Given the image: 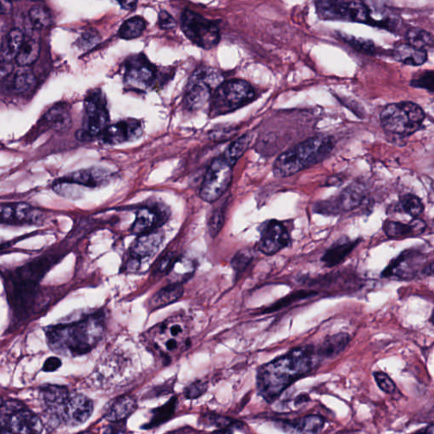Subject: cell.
<instances>
[{
	"mask_svg": "<svg viewBox=\"0 0 434 434\" xmlns=\"http://www.w3.org/2000/svg\"><path fill=\"white\" fill-rule=\"evenodd\" d=\"M290 242L287 228L276 220H269L261 229L259 250L265 255H272L282 251Z\"/></svg>",
	"mask_w": 434,
	"mask_h": 434,
	"instance_id": "cell-18",
	"label": "cell"
},
{
	"mask_svg": "<svg viewBox=\"0 0 434 434\" xmlns=\"http://www.w3.org/2000/svg\"><path fill=\"white\" fill-rule=\"evenodd\" d=\"M36 83H37V79L33 72L23 71L15 75L14 87L18 92H26L34 88Z\"/></svg>",
	"mask_w": 434,
	"mask_h": 434,
	"instance_id": "cell-41",
	"label": "cell"
},
{
	"mask_svg": "<svg viewBox=\"0 0 434 434\" xmlns=\"http://www.w3.org/2000/svg\"><path fill=\"white\" fill-rule=\"evenodd\" d=\"M421 255L415 251H407L393 260L382 273L384 277L398 276L409 279L415 276L421 266Z\"/></svg>",
	"mask_w": 434,
	"mask_h": 434,
	"instance_id": "cell-22",
	"label": "cell"
},
{
	"mask_svg": "<svg viewBox=\"0 0 434 434\" xmlns=\"http://www.w3.org/2000/svg\"><path fill=\"white\" fill-rule=\"evenodd\" d=\"M225 220V214L223 209H219L213 212L210 222H209V232L212 237L218 234L220 229H222Z\"/></svg>",
	"mask_w": 434,
	"mask_h": 434,
	"instance_id": "cell-47",
	"label": "cell"
},
{
	"mask_svg": "<svg viewBox=\"0 0 434 434\" xmlns=\"http://www.w3.org/2000/svg\"><path fill=\"white\" fill-rule=\"evenodd\" d=\"M25 36L22 31L18 28H13L7 35V48L8 52L12 57H17L18 52L21 50L24 41H25Z\"/></svg>",
	"mask_w": 434,
	"mask_h": 434,
	"instance_id": "cell-42",
	"label": "cell"
},
{
	"mask_svg": "<svg viewBox=\"0 0 434 434\" xmlns=\"http://www.w3.org/2000/svg\"><path fill=\"white\" fill-rule=\"evenodd\" d=\"M176 405V398H172V399L167 402V403L163 407L155 409L154 413H153V418L151 419L150 424L146 425L148 428H151L156 427L160 424L164 423L167 421L169 418H170L175 412Z\"/></svg>",
	"mask_w": 434,
	"mask_h": 434,
	"instance_id": "cell-39",
	"label": "cell"
},
{
	"mask_svg": "<svg viewBox=\"0 0 434 434\" xmlns=\"http://www.w3.org/2000/svg\"><path fill=\"white\" fill-rule=\"evenodd\" d=\"M316 356H318L312 347H300L262 365L257 375V388L261 396L267 400L276 399L312 371Z\"/></svg>",
	"mask_w": 434,
	"mask_h": 434,
	"instance_id": "cell-1",
	"label": "cell"
},
{
	"mask_svg": "<svg viewBox=\"0 0 434 434\" xmlns=\"http://www.w3.org/2000/svg\"><path fill=\"white\" fill-rule=\"evenodd\" d=\"M31 23L36 29H43L49 27L52 22L51 14L46 7L34 6L29 10Z\"/></svg>",
	"mask_w": 434,
	"mask_h": 434,
	"instance_id": "cell-38",
	"label": "cell"
},
{
	"mask_svg": "<svg viewBox=\"0 0 434 434\" xmlns=\"http://www.w3.org/2000/svg\"><path fill=\"white\" fill-rule=\"evenodd\" d=\"M255 96L254 88L244 80L223 82L213 94L209 115L211 118H215L231 113L251 103Z\"/></svg>",
	"mask_w": 434,
	"mask_h": 434,
	"instance_id": "cell-6",
	"label": "cell"
},
{
	"mask_svg": "<svg viewBox=\"0 0 434 434\" xmlns=\"http://www.w3.org/2000/svg\"><path fill=\"white\" fill-rule=\"evenodd\" d=\"M407 43L417 49L427 51L434 47V38L428 31L418 27H411L405 34Z\"/></svg>",
	"mask_w": 434,
	"mask_h": 434,
	"instance_id": "cell-33",
	"label": "cell"
},
{
	"mask_svg": "<svg viewBox=\"0 0 434 434\" xmlns=\"http://www.w3.org/2000/svg\"><path fill=\"white\" fill-rule=\"evenodd\" d=\"M13 10V5L10 1H1L0 2V12L2 15L10 14Z\"/></svg>",
	"mask_w": 434,
	"mask_h": 434,
	"instance_id": "cell-55",
	"label": "cell"
},
{
	"mask_svg": "<svg viewBox=\"0 0 434 434\" xmlns=\"http://www.w3.org/2000/svg\"><path fill=\"white\" fill-rule=\"evenodd\" d=\"M401 210L407 214L416 218L424 211V206L421 200L417 196L408 194L400 199Z\"/></svg>",
	"mask_w": 434,
	"mask_h": 434,
	"instance_id": "cell-40",
	"label": "cell"
},
{
	"mask_svg": "<svg viewBox=\"0 0 434 434\" xmlns=\"http://www.w3.org/2000/svg\"><path fill=\"white\" fill-rule=\"evenodd\" d=\"M168 434H232V431L231 429L224 428V429L217 430V431H215L211 433H202L196 431V430H194V429L183 428V429L178 430V431H175L174 433H171Z\"/></svg>",
	"mask_w": 434,
	"mask_h": 434,
	"instance_id": "cell-53",
	"label": "cell"
},
{
	"mask_svg": "<svg viewBox=\"0 0 434 434\" xmlns=\"http://www.w3.org/2000/svg\"><path fill=\"white\" fill-rule=\"evenodd\" d=\"M232 164L223 155L213 160L201 184L200 197L208 203L215 202L227 190L232 180Z\"/></svg>",
	"mask_w": 434,
	"mask_h": 434,
	"instance_id": "cell-12",
	"label": "cell"
},
{
	"mask_svg": "<svg viewBox=\"0 0 434 434\" xmlns=\"http://www.w3.org/2000/svg\"><path fill=\"white\" fill-rule=\"evenodd\" d=\"M183 287L181 284H172L160 289L155 293L152 298L148 301V307L152 311L167 307L178 300L183 296Z\"/></svg>",
	"mask_w": 434,
	"mask_h": 434,
	"instance_id": "cell-29",
	"label": "cell"
},
{
	"mask_svg": "<svg viewBox=\"0 0 434 434\" xmlns=\"http://www.w3.org/2000/svg\"><path fill=\"white\" fill-rule=\"evenodd\" d=\"M432 321H433V323L434 324V312H433V316H432Z\"/></svg>",
	"mask_w": 434,
	"mask_h": 434,
	"instance_id": "cell-60",
	"label": "cell"
},
{
	"mask_svg": "<svg viewBox=\"0 0 434 434\" xmlns=\"http://www.w3.org/2000/svg\"><path fill=\"white\" fill-rule=\"evenodd\" d=\"M119 5L120 6V7L122 8V9L126 10H134L136 6V4H138V2L136 1H123V2H118Z\"/></svg>",
	"mask_w": 434,
	"mask_h": 434,
	"instance_id": "cell-56",
	"label": "cell"
},
{
	"mask_svg": "<svg viewBox=\"0 0 434 434\" xmlns=\"http://www.w3.org/2000/svg\"><path fill=\"white\" fill-rule=\"evenodd\" d=\"M156 76V68L143 54L131 56L124 65V83L130 90H148L154 85Z\"/></svg>",
	"mask_w": 434,
	"mask_h": 434,
	"instance_id": "cell-13",
	"label": "cell"
},
{
	"mask_svg": "<svg viewBox=\"0 0 434 434\" xmlns=\"http://www.w3.org/2000/svg\"><path fill=\"white\" fill-rule=\"evenodd\" d=\"M1 434H41L43 424L36 414L18 401H3Z\"/></svg>",
	"mask_w": 434,
	"mask_h": 434,
	"instance_id": "cell-9",
	"label": "cell"
},
{
	"mask_svg": "<svg viewBox=\"0 0 434 434\" xmlns=\"http://www.w3.org/2000/svg\"><path fill=\"white\" fill-rule=\"evenodd\" d=\"M136 409V400L130 396H124L118 398L108 408L104 414V418L112 423H122L128 416L134 413Z\"/></svg>",
	"mask_w": 434,
	"mask_h": 434,
	"instance_id": "cell-26",
	"label": "cell"
},
{
	"mask_svg": "<svg viewBox=\"0 0 434 434\" xmlns=\"http://www.w3.org/2000/svg\"><path fill=\"white\" fill-rule=\"evenodd\" d=\"M78 434H94V433H90V432H83V433H80Z\"/></svg>",
	"mask_w": 434,
	"mask_h": 434,
	"instance_id": "cell-59",
	"label": "cell"
},
{
	"mask_svg": "<svg viewBox=\"0 0 434 434\" xmlns=\"http://www.w3.org/2000/svg\"><path fill=\"white\" fill-rule=\"evenodd\" d=\"M393 57L398 62L412 66L424 65L428 60L427 51L417 49L407 43L397 44L393 51Z\"/></svg>",
	"mask_w": 434,
	"mask_h": 434,
	"instance_id": "cell-25",
	"label": "cell"
},
{
	"mask_svg": "<svg viewBox=\"0 0 434 434\" xmlns=\"http://www.w3.org/2000/svg\"><path fill=\"white\" fill-rule=\"evenodd\" d=\"M40 50L41 47L37 40L31 38H26L15 59V62L22 67L33 65L39 57Z\"/></svg>",
	"mask_w": 434,
	"mask_h": 434,
	"instance_id": "cell-31",
	"label": "cell"
},
{
	"mask_svg": "<svg viewBox=\"0 0 434 434\" xmlns=\"http://www.w3.org/2000/svg\"><path fill=\"white\" fill-rule=\"evenodd\" d=\"M41 395L48 409L55 416L71 396L67 388L57 385H47L42 388Z\"/></svg>",
	"mask_w": 434,
	"mask_h": 434,
	"instance_id": "cell-27",
	"label": "cell"
},
{
	"mask_svg": "<svg viewBox=\"0 0 434 434\" xmlns=\"http://www.w3.org/2000/svg\"><path fill=\"white\" fill-rule=\"evenodd\" d=\"M339 36L344 43L349 44L354 50L360 52V53L371 55L376 54L377 47L372 40L356 38L345 34H340Z\"/></svg>",
	"mask_w": 434,
	"mask_h": 434,
	"instance_id": "cell-37",
	"label": "cell"
},
{
	"mask_svg": "<svg viewBox=\"0 0 434 434\" xmlns=\"http://www.w3.org/2000/svg\"><path fill=\"white\" fill-rule=\"evenodd\" d=\"M146 27V22L144 18L134 17L123 22L118 31V36L125 40L134 39L143 34Z\"/></svg>",
	"mask_w": 434,
	"mask_h": 434,
	"instance_id": "cell-34",
	"label": "cell"
},
{
	"mask_svg": "<svg viewBox=\"0 0 434 434\" xmlns=\"http://www.w3.org/2000/svg\"><path fill=\"white\" fill-rule=\"evenodd\" d=\"M106 324L102 313H94L70 323L46 329L48 344L59 355L78 356L90 352L102 340Z\"/></svg>",
	"mask_w": 434,
	"mask_h": 434,
	"instance_id": "cell-2",
	"label": "cell"
},
{
	"mask_svg": "<svg viewBox=\"0 0 434 434\" xmlns=\"http://www.w3.org/2000/svg\"><path fill=\"white\" fill-rule=\"evenodd\" d=\"M365 199L363 187L351 185L344 190L337 198L323 201L316 204V210L321 214H337L342 211H349L359 207Z\"/></svg>",
	"mask_w": 434,
	"mask_h": 434,
	"instance_id": "cell-16",
	"label": "cell"
},
{
	"mask_svg": "<svg viewBox=\"0 0 434 434\" xmlns=\"http://www.w3.org/2000/svg\"><path fill=\"white\" fill-rule=\"evenodd\" d=\"M415 434H434V425L430 426V427L423 430V431Z\"/></svg>",
	"mask_w": 434,
	"mask_h": 434,
	"instance_id": "cell-58",
	"label": "cell"
},
{
	"mask_svg": "<svg viewBox=\"0 0 434 434\" xmlns=\"http://www.w3.org/2000/svg\"><path fill=\"white\" fill-rule=\"evenodd\" d=\"M223 83V75L214 68H199L188 81L183 99L185 107L190 111L203 108L211 100L216 88Z\"/></svg>",
	"mask_w": 434,
	"mask_h": 434,
	"instance_id": "cell-7",
	"label": "cell"
},
{
	"mask_svg": "<svg viewBox=\"0 0 434 434\" xmlns=\"http://www.w3.org/2000/svg\"><path fill=\"white\" fill-rule=\"evenodd\" d=\"M194 272V262L190 259L181 257V258L176 259L171 270L169 271V275H170L172 284H182L185 280L190 279Z\"/></svg>",
	"mask_w": 434,
	"mask_h": 434,
	"instance_id": "cell-32",
	"label": "cell"
},
{
	"mask_svg": "<svg viewBox=\"0 0 434 434\" xmlns=\"http://www.w3.org/2000/svg\"><path fill=\"white\" fill-rule=\"evenodd\" d=\"M325 421L323 417L309 415L301 418L293 424V428L303 434H317L323 428Z\"/></svg>",
	"mask_w": 434,
	"mask_h": 434,
	"instance_id": "cell-36",
	"label": "cell"
},
{
	"mask_svg": "<svg viewBox=\"0 0 434 434\" xmlns=\"http://www.w3.org/2000/svg\"><path fill=\"white\" fill-rule=\"evenodd\" d=\"M426 229V224L423 220L414 219L409 224L386 220L384 224L385 234L391 239H403L407 237H414L423 234Z\"/></svg>",
	"mask_w": 434,
	"mask_h": 434,
	"instance_id": "cell-23",
	"label": "cell"
},
{
	"mask_svg": "<svg viewBox=\"0 0 434 434\" xmlns=\"http://www.w3.org/2000/svg\"><path fill=\"white\" fill-rule=\"evenodd\" d=\"M183 34L195 46L211 50L219 43L220 33L216 23L190 10H185L181 18Z\"/></svg>",
	"mask_w": 434,
	"mask_h": 434,
	"instance_id": "cell-10",
	"label": "cell"
},
{
	"mask_svg": "<svg viewBox=\"0 0 434 434\" xmlns=\"http://www.w3.org/2000/svg\"><path fill=\"white\" fill-rule=\"evenodd\" d=\"M207 388L206 383L202 381H197L185 388L184 396L190 400L197 399L206 393Z\"/></svg>",
	"mask_w": 434,
	"mask_h": 434,
	"instance_id": "cell-49",
	"label": "cell"
},
{
	"mask_svg": "<svg viewBox=\"0 0 434 434\" xmlns=\"http://www.w3.org/2000/svg\"><path fill=\"white\" fill-rule=\"evenodd\" d=\"M170 217V211L163 204H151L138 209L132 226V234L143 235L156 231Z\"/></svg>",
	"mask_w": 434,
	"mask_h": 434,
	"instance_id": "cell-15",
	"label": "cell"
},
{
	"mask_svg": "<svg viewBox=\"0 0 434 434\" xmlns=\"http://www.w3.org/2000/svg\"><path fill=\"white\" fill-rule=\"evenodd\" d=\"M44 213L26 203L3 204L1 223L14 226L37 225L43 222Z\"/></svg>",
	"mask_w": 434,
	"mask_h": 434,
	"instance_id": "cell-19",
	"label": "cell"
},
{
	"mask_svg": "<svg viewBox=\"0 0 434 434\" xmlns=\"http://www.w3.org/2000/svg\"><path fill=\"white\" fill-rule=\"evenodd\" d=\"M359 244V240H351L348 238L340 239L325 252L323 262L328 267H335L342 262L351 254L354 248Z\"/></svg>",
	"mask_w": 434,
	"mask_h": 434,
	"instance_id": "cell-24",
	"label": "cell"
},
{
	"mask_svg": "<svg viewBox=\"0 0 434 434\" xmlns=\"http://www.w3.org/2000/svg\"><path fill=\"white\" fill-rule=\"evenodd\" d=\"M377 386L382 391L389 395H393L396 391V384L391 379V377L383 372H376L373 373Z\"/></svg>",
	"mask_w": 434,
	"mask_h": 434,
	"instance_id": "cell-46",
	"label": "cell"
},
{
	"mask_svg": "<svg viewBox=\"0 0 434 434\" xmlns=\"http://www.w3.org/2000/svg\"><path fill=\"white\" fill-rule=\"evenodd\" d=\"M163 239V232L158 230L140 235L130 248V257L125 266L126 270L128 272L138 271L143 263L156 255Z\"/></svg>",
	"mask_w": 434,
	"mask_h": 434,
	"instance_id": "cell-14",
	"label": "cell"
},
{
	"mask_svg": "<svg viewBox=\"0 0 434 434\" xmlns=\"http://www.w3.org/2000/svg\"><path fill=\"white\" fill-rule=\"evenodd\" d=\"M60 365H62V360L57 357H50L44 363L43 370L47 372H55L59 368Z\"/></svg>",
	"mask_w": 434,
	"mask_h": 434,
	"instance_id": "cell-54",
	"label": "cell"
},
{
	"mask_svg": "<svg viewBox=\"0 0 434 434\" xmlns=\"http://www.w3.org/2000/svg\"><path fill=\"white\" fill-rule=\"evenodd\" d=\"M312 295H315V292L299 291L293 293H292V295L285 297V298L277 301V302L274 304H272L271 307L267 308V312L277 311V309L287 307V305L295 302V301L308 298V297L311 296Z\"/></svg>",
	"mask_w": 434,
	"mask_h": 434,
	"instance_id": "cell-44",
	"label": "cell"
},
{
	"mask_svg": "<svg viewBox=\"0 0 434 434\" xmlns=\"http://www.w3.org/2000/svg\"><path fill=\"white\" fill-rule=\"evenodd\" d=\"M425 118L423 108L410 102L389 104L380 113L382 127L389 134L396 136L415 134L423 125Z\"/></svg>",
	"mask_w": 434,
	"mask_h": 434,
	"instance_id": "cell-5",
	"label": "cell"
},
{
	"mask_svg": "<svg viewBox=\"0 0 434 434\" xmlns=\"http://www.w3.org/2000/svg\"><path fill=\"white\" fill-rule=\"evenodd\" d=\"M143 134V124L138 120L127 119L108 126L100 134L103 144L116 146L134 141Z\"/></svg>",
	"mask_w": 434,
	"mask_h": 434,
	"instance_id": "cell-20",
	"label": "cell"
},
{
	"mask_svg": "<svg viewBox=\"0 0 434 434\" xmlns=\"http://www.w3.org/2000/svg\"><path fill=\"white\" fill-rule=\"evenodd\" d=\"M423 272L425 275L434 276V261L429 263L427 267H425Z\"/></svg>",
	"mask_w": 434,
	"mask_h": 434,
	"instance_id": "cell-57",
	"label": "cell"
},
{
	"mask_svg": "<svg viewBox=\"0 0 434 434\" xmlns=\"http://www.w3.org/2000/svg\"><path fill=\"white\" fill-rule=\"evenodd\" d=\"M99 42V34L97 31L92 29L86 31L78 40L79 47L85 50H90L92 47H95Z\"/></svg>",
	"mask_w": 434,
	"mask_h": 434,
	"instance_id": "cell-48",
	"label": "cell"
},
{
	"mask_svg": "<svg viewBox=\"0 0 434 434\" xmlns=\"http://www.w3.org/2000/svg\"><path fill=\"white\" fill-rule=\"evenodd\" d=\"M94 411L91 400L83 395L71 396L66 403L60 408L55 416L68 426L81 425L88 419Z\"/></svg>",
	"mask_w": 434,
	"mask_h": 434,
	"instance_id": "cell-17",
	"label": "cell"
},
{
	"mask_svg": "<svg viewBox=\"0 0 434 434\" xmlns=\"http://www.w3.org/2000/svg\"><path fill=\"white\" fill-rule=\"evenodd\" d=\"M84 108H85L84 125L76 134L80 141H88L96 136H100L106 130L110 119L106 100L100 90H95L88 94L84 102Z\"/></svg>",
	"mask_w": 434,
	"mask_h": 434,
	"instance_id": "cell-11",
	"label": "cell"
},
{
	"mask_svg": "<svg viewBox=\"0 0 434 434\" xmlns=\"http://www.w3.org/2000/svg\"><path fill=\"white\" fill-rule=\"evenodd\" d=\"M111 178L110 172L103 168L94 167L75 172L60 180L69 185L75 192V187L82 186L90 188L102 187L110 182Z\"/></svg>",
	"mask_w": 434,
	"mask_h": 434,
	"instance_id": "cell-21",
	"label": "cell"
},
{
	"mask_svg": "<svg viewBox=\"0 0 434 434\" xmlns=\"http://www.w3.org/2000/svg\"><path fill=\"white\" fill-rule=\"evenodd\" d=\"M335 146L332 136H316L289 148L276 160L273 174L286 178L318 164L328 158Z\"/></svg>",
	"mask_w": 434,
	"mask_h": 434,
	"instance_id": "cell-3",
	"label": "cell"
},
{
	"mask_svg": "<svg viewBox=\"0 0 434 434\" xmlns=\"http://www.w3.org/2000/svg\"><path fill=\"white\" fill-rule=\"evenodd\" d=\"M204 421L206 424L214 425L216 427L222 428V429L227 428L229 426L235 423L234 420L229 419V418L216 415L204 416Z\"/></svg>",
	"mask_w": 434,
	"mask_h": 434,
	"instance_id": "cell-50",
	"label": "cell"
},
{
	"mask_svg": "<svg viewBox=\"0 0 434 434\" xmlns=\"http://www.w3.org/2000/svg\"><path fill=\"white\" fill-rule=\"evenodd\" d=\"M253 260V253L248 248L237 253L232 260V266L236 271L242 272L246 268Z\"/></svg>",
	"mask_w": 434,
	"mask_h": 434,
	"instance_id": "cell-45",
	"label": "cell"
},
{
	"mask_svg": "<svg viewBox=\"0 0 434 434\" xmlns=\"http://www.w3.org/2000/svg\"><path fill=\"white\" fill-rule=\"evenodd\" d=\"M175 256L172 253H167L158 260L156 263L155 269L156 272L160 273L166 272L171 270L172 265L175 262Z\"/></svg>",
	"mask_w": 434,
	"mask_h": 434,
	"instance_id": "cell-52",
	"label": "cell"
},
{
	"mask_svg": "<svg viewBox=\"0 0 434 434\" xmlns=\"http://www.w3.org/2000/svg\"><path fill=\"white\" fill-rule=\"evenodd\" d=\"M349 342H351V336L348 333L340 332L328 337L316 349L317 356L323 358H333L342 353Z\"/></svg>",
	"mask_w": 434,
	"mask_h": 434,
	"instance_id": "cell-28",
	"label": "cell"
},
{
	"mask_svg": "<svg viewBox=\"0 0 434 434\" xmlns=\"http://www.w3.org/2000/svg\"><path fill=\"white\" fill-rule=\"evenodd\" d=\"M44 120L47 125L56 132H66L71 126L69 111L62 104L52 107L44 115Z\"/></svg>",
	"mask_w": 434,
	"mask_h": 434,
	"instance_id": "cell-30",
	"label": "cell"
},
{
	"mask_svg": "<svg viewBox=\"0 0 434 434\" xmlns=\"http://www.w3.org/2000/svg\"><path fill=\"white\" fill-rule=\"evenodd\" d=\"M158 25L160 29H174L176 26V20L166 10H160L158 17Z\"/></svg>",
	"mask_w": 434,
	"mask_h": 434,
	"instance_id": "cell-51",
	"label": "cell"
},
{
	"mask_svg": "<svg viewBox=\"0 0 434 434\" xmlns=\"http://www.w3.org/2000/svg\"><path fill=\"white\" fill-rule=\"evenodd\" d=\"M251 141V136L248 134L240 136V138L236 139L234 143H232L230 146H229L227 150L223 154V158L234 167L237 162L242 158L244 153L248 150Z\"/></svg>",
	"mask_w": 434,
	"mask_h": 434,
	"instance_id": "cell-35",
	"label": "cell"
},
{
	"mask_svg": "<svg viewBox=\"0 0 434 434\" xmlns=\"http://www.w3.org/2000/svg\"><path fill=\"white\" fill-rule=\"evenodd\" d=\"M190 321L183 315L169 317L166 321L155 325L144 335V339L155 352L160 354L164 360L171 363V354L180 348L188 347L190 340Z\"/></svg>",
	"mask_w": 434,
	"mask_h": 434,
	"instance_id": "cell-4",
	"label": "cell"
},
{
	"mask_svg": "<svg viewBox=\"0 0 434 434\" xmlns=\"http://www.w3.org/2000/svg\"><path fill=\"white\" fill-rule=\"evenodd\" d=\"M317 15L323 21H343L377 27V20L363 2L319 1L315 3Z\"/></svg>",
	"mask_w": 434,
	"mask_h": 434,
	"instance_id": "cell-8",
	"label": "cell"
},
{
	"mask_svg": "<svg viewBox=\"0 0 434 434\" xmlns=\"http://www.w3.org/2000/svg\"><path fill=\"white\" fill-rule=\"evenodd\" d=\"M411 86L434 92V71H425L413 76Z\"/></svg>",
	"mask_w": 434,
	"mask_h": 434,
	"instance_id": "cell-43",
	"label": "cell"
}]
</instances>
